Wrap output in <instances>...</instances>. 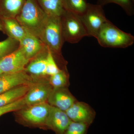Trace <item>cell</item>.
Returning a JSON list of instances; mask_svg holds the SVG:
<instances>
[{
    "label": "cell",
    "mask_w": 134,
    "mask_h": 134,
    "mask_svg": "<svg viewBox=\"0 0 134 134\" xmlns=\"http://www.w3.org/2000/svg\"><path fill=\"white\" fill-rule=\"evenodd\" d=\"M48 16L36 0H27L15 18L26 31L39 38Z\"/></svg>",
    "instance_id": "obj_1"
},
{
    "label": "cell",
    "mask_w": 134,
    "mask_h": 134,
    "mask_svg": "<svg viewBox=\"0 0 134 134\" xmlns=\"http://www.w3.org/2000/svg\"><path fill=\"white\" fill-rule=\"evenodd\" d=\"M39 39L49 49L54 59L62 60V49L64 42L60 17L49 15Z\"/></svg>",
    "instance_id": "obj_2"
},
{
    "label": "cell",
    "mask_w": 134,
    "mask_h": 134,
    "mask_svg": "<svg viewBox=\"0 0 134 134\" xmlns=\"http://www.w3.org/2000/svg\"><path fill=\"white\" fill-rule=\"evenodd\" d=\"M96 38L104 47L125 48L134 43L133 36L122 31L109 20L101 26Z\"/></svg>",
    "instance_id": "obj_3"
},
{
    "label": "cell",
    "mask_w": 134,
    "mask_h": 134,
    "mask_svg": "<svg viewBox=\"0 0 134 134\" xmlns=\"http://www.w3.org/2000/svg\"><path fill=\"white\" fill-rule=\"evenodd\" d=\"M61 24L64 41L75 44L85 36H89L80 16L65 10L60 16Z\"/></svg>",
    "instance_id": "obj_4"
},
{
    "label": "cell",
    "mask_w": 134,
    "mask_h": 134,
    "mask_svg": "<svg viewBox=\"0 0 134 134\" xmlns=\"http://www.w3.org/2000/svg\"><path fill=\"white\" fill-rule=\"evenodd\" d=\"M50 105L47 102L33 105L19 110V121L29 127L47 129L46 122Z\"/></svg>",
    "instance_id": "obj_5"
},
{
    "label": "cell",
    "mask_w": 134,
    "mask_h": 134,
    "mask_svg": "<svg viewBox=\"0 0 134 134\" xmlns=\"http://www.w3.org/2000/svg\"><path fill=\"white\" fill-rule=\"evenodd\" d=\"M80 16L89 36L95 38L101 26L108 20L103 7L98 4L88 3L86 11Z\"/></svg>",
    "instance_id": "obj_6"
},
{
    "label": "cell",
    "mask_w": 134,
    "mask_h": 134,
    "mask_svg": "<svg viewBox=\"0 0 134 134\" xmlns=\"http://www.w3.org/2000/svg\"><path fill=\"white\" fill-rule=\"evenodd\" d=\"M28 59L19 46L14 52L0 59V69L2 73H16L24 71Z\"/></svg>",
    "instance_id": "obj_7"
},
{
    "label": "cell",
    "mask_w": 134,
    "mask_h": 134,
    "mask_svg": "<svg viewBox=\"0 0 134 134\" xmlns=\"http://www.w3.org/2000/svg\"><path fill=\"white\" fill-rule=\"evenodd\" d=\"M53 88L49 81L34 82L24 97L26 106L45 103L47 101Z\"/></svg>",
    "instance_id": "obj_8"
},
{
    "label": "cell",
    "mask_w": 134,
    "mask_h": 134,
    "mask_svg": "<svg viewBox=\"0 0 134 134\" xmlns=\"http://www.w3.org/2000/svg\"><path fill=\"white\" fill-rule=\"evenodd\" d=\"M36 79L24 71L16 73H3L0 75V94L17 86L31 85Z\"/></svg>",
    "instance_id": "obj_9"
},
{
    "label": "cell",
    "mask_w": 134,
    "mask_h": 134,
    "mask_svg": "<svg viewBox=\"0 0 134 134\" xmlns=\"http://www.w3.org/2000/svg\"><path fill=\"white\" fill-rule=\"evenodd\" d=\"M71 121L65 111L50 105L46 122L47 129L55 134H64Z\"/></svg>",
    "instance_id": "obj_10"
},
{
    "label": "cell",
    "mask_w": 134,
    "mask_h": 134,
    "mask_svg": "<svg viewBox=\"0 0 134 134\" xmlns=\"http://www.w3.org/2000/svg\"><path fill=\"white\" fill-rule=\"evenodd\" d=\"M72 121L85 123L90 126L94 120V111L86 103L75 102L65 111Z\"/></svg>",
    "instance_id": "obj_11"
},
{
    "label": "cell",
    "mask_w": 134,
    "mask_h": 134,
    "mask_svg": "<svg viewBox=\"0 0 134 134\" xmlns=\"http://www.w3.org/2000/svg\"><path fill=\"white\" fill-rule=\"evenodd\" d=\"M76 101L65 87L53 88L47 100L50 105L65 112Z\"/></svg>",
    "instance_id": "obj_12"
},
{
    "label": "cell",
    "mask_w": 134,
    "mask_h": 134,
    "mask_svg": "<svg viewBox=\"0 0 134 134\" xmlns=\"http://www.w3.org/2000/svg\"><path fill=\"white\" fill-rule=\"evenodd\" d=\"M48 50L46 46L42 51L29 61L24 71L34 78L47 76L46 75V64Z\"/></svg>",
    "instance_id": "obj_13"
},
{
    "label": "cell",
    "mask_w": 134,
    "mask_h": 134,
    "mask_svg": "<svg viewBox=\"0 0 134 134\" xmlns=\"http://www.w3.org/2000/svg\"><path fill=\"white\" fill-rule=\"evenodd\" d=\"M19 46L26 58L30 60L43 50L46 46L38 38L26 31L20 41Z\"/></svg>",
    "instance_id": "obj_14"
},
{
    "label": "cell",
    "mask_w": 134,
    "mask_h": 134,
    "mask_svg": "<svg viewBox=\"0 0 134 134\" xmlns=\"http://www.w3.org/2000/svg\"><path fill=\"white\" fill-rule=\"evenodd\" d=\"M0 31L8 37L20 41L26 31L15 18H0Z\"/></svg>",
    "instance_id": "obj_15"
},
{
    "label": "cell",
    "mask_w": 134,
    "mask_h": 134,
    "mask_svg": "<svg viewBox=\"0 0 134 134\" xmlns=\"http://www.w3.org/2000/svg\"><path fill=\"white\" fill-rule=\"evenodd\" d=\"M27 0H0V18H16Z\"/></svg>",
    "instance_id": "obj_16"
},
{
    "label": "cell",
    "mask_w": 134,
    "mask_h": 134,
    "mask_svg": "<svg viewBox=\"0 0 134 134\" xmlns=\"http://www.w3.org/2000/svg\"><path fill=\"white\" fill-rule=\"evenodd\" d=\"M30 85L17 86L0 94V108L23 97Z\"/></svg>",
    "instance_id": "obj_17"
},
{
    "label": "cell",
    "mask_w": 134,
    "mask_h": 134,
    "mask_svg": "<svg viewBox=\"0 0 134 134\" xmlns=\"http://www.w3.org/2000/svg\"><path fill=\"white\" fill-rule=\"evenodd\" d=\"M40 7L49 15L60 17L65 11L63 0H36Z\"/></svg>",
    "instance_id": "obj_18"
},
{
    "label": "cell",
    "mask_w": 134,
    "mask_h": 134,
    "mask_svg": "<svg viewBox=\"0 0 134 134\" xmlns=\"http://www.w3.org/2000/svg\"><path fill=\"white\" fill-rule=\"evenodd\" d=\"M66 10L81 16L86 11L88 3L86 0H63Z\"/></svg>",
    "instance_id": "obj_19"
},
{
    "label": "cell",
    "mask_w": 134,
    "mask_h": 134,
    "mask_svg": "<svg viewBox=\"0 0 134 134\" xmlns=\"http://www.w3.org/2000/svg\"><path fill=\"white\" fill-rule=\"evenodd\" d=\"M49 83L53 88L65 87L68 81V75L64 69L60 70L55 74L49 77Z\"/></svg>",
    "instance_id": "obj_20"
},
{
    "label": "cell",
    "mask_w": 134,
    "mask_h": 134,
    "mask_svg": "<svg viewBox=\"0 0 134 134\" xmlns=\"http://www.w3.org/2000/svg\"><path fill=\"white\" fill-rule=\"evenodd\" d=\"M19 46V41L9 37L0 41V59L16 50Z\"/></svg>",
    "instance_id": "obj_21"
},
{
    "label": "cell",
    "mask_w": 134,
    "mask_h": 134,
    "mask_svg": "<svg viewBox=\"0 0 134 134\" xmlns=\"http://www.w3.org/2000/svg\"><path fill=\"white\" fill-rule=\"evenodd\" d=\"M110 3H115L119 5L128 15H133L134 8L131 0H98L97 4L103 7Z\"/></svg>",
    "instance_id": "obj_22"
},
{
    "label": "cell",
    "mask_w": 134,
    "mask_h": 134,
    "mask_svg": "<svg viewBox=\"0 0 134 134\" xmlns=\"http://www.w3.org/2000/svg\"><path fill=\"white\" fill-rule=\"evenodd\" d=\"M89 126L85 123L72 121L64 134H86Z\"/></svg>",
    "instance_id": "obj_23"
},
{
    "label": "cell",
    "mask_w": 134,
    "mask_h": 134,
    "mask_svg": "<svg viewBox=\"0 0 134 134\" xmlns=\"http://www.w3.org/2000/svg\"><path fill=\"white\" fill-rule=\"evenodd\" d=\"M24 97L0 108V116L7 113L17 111L26 107Z\"/></svg>",
    "instance_id": "obj_24"
},
{
    "label": "cell",
    "mask_w": 134,
    "mask_h": 134,
    "mask_svg": "<svg viewBox=\"0 0 134 134\" xmlns=\"http://www.w3.org/2000/svg\"><path fill=\"white\" fill-rule=\"evenodd\" d=\"M60 69L58 66L52 53L48 49L46 59V75L47 76H51L57 74Z\"/></svg>",
    "instance_id": "obj_25"
},
{
    "label": "cell",
    "mask_w": 134,
    "mask_h": 134,
    "mask_svg": "<svg viewBox=\"0 0 134 134\" xmlns=\"http://www.w3.org/2000/svg\"><path fill=\"white\" fill-rule=\"evenodd\" d=\"M2 72L1 70V69H0V75L1 74H2Z\"/></svg>",
    "instance_id": "obj_26"
},
{
    "label": "cell",
    "mask_w": 134,
    "mask_h": 134,
    "mask_svg": "<svg viewBox=\"0 0 134 134\" xmlns=\"http://www.w3.org/2000/svg\"><path fill=\"white\" fill-rule=\"evenodd\" d=\"M132 1V2L133 3L134 2V0H131Z\"/></svg>",
    "instance_id": "obj_27"
}]
</instances>
